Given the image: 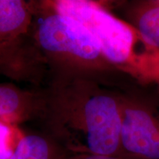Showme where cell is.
I'll list each match as a JSON object with an SVG mask.
<instances>
[{"label": "cell", "instance_id": "6da1fadb", "mask_svg": "<svg viewBox=\"0 0 159 159\" xmlns=\"http://www.w3.org/2000/svg\"><path fill=\"white\" fill-rule=\"evenodd\" d=\"M51 7L85 26L98 41L107 63L140 80L159 82V49L134 26L89 0H57Z\"/></svg>", "mask_w": 159, "mask_h": 159}, {"label": "cell", "instance_id": "7a4b0ae2", "mask_svg": "<svg viewBox=\"0 0 159 159\" xmlns=\"http://www.w3.org/2000/svg\"><path fill=\"white\" fill-rule=\"evenodd\" d=\"M39 21L37 41L43 50L89 67L106 63L95 37L77 20L52 10Z\"/></svg>", "mask_w": 159, "mask_h": 159}, {"label": "cell", "instance_id": "3957f363", "mask_svg": "<svg viewBox=\"0 0 159 159\" xmlns=\"http://www.w3.org/2000/svg\"><path fill=\"white\" fill-rule=\"evenodd\" d=\"M122 104L104 91L89 93L85 97L80 119L86 152L104 156L119 155Z\"/></svg>", "mask_w": 159, "mask_h": 159}, {"label": "cell", "instance_id": "277c9868", "mask_svg": "<svg viewBox=\"0 0 159 159\" xmlns=\"http://www.w3.org/2000/svg\"><path fill=\"white\" fill-rule=\"evenodd\" d=\"M121 151L138 159H159V117L140 103L122 104Z\"/></svg>", "mask_w": 159, "mask_h": 159}, {"label": "cell", "instance_id": "5b68a950", "mask_svg": "<svg viewBox=\"0 0 159 159\" xmlns=\"http://www.w3.org/2000/svg\"><path fill=\"white\" fill-rule=\"evenodd\" d=\"M27 5L21 0H0V44L11 47L12 41L27 28Z\"/></svg>", "mask_w": 159, "mask_h": 159}, {"label": "cell", "instance_id": "8992f818", "mask_svg": "<svg viewBox=\"0 0 159 159\" xmlns=\"http://www.w3.org/2000/svg\"><path fill=\"white\" fill-rule=\"evenodd\" d=\"M32 97L10 85L0 84V120L13 123L29 114Z\"/></svg>", "mask_w": 159, "mask_h": 159}, {"label": "cell", "instance_id": "52a82bcc", "mask_svg": "<svg viewBox=\"0 0 159 159\" xmlns=\"http://www.w3.org/2000/svg\"><path fill=\"white\" fill-rule=\"evenodd\" d=\"M56 150L50 140L39 134H28L18 141L9 159H55Z\"/></svg>", "mask_w": 159, "mask_h": 159}, {"label": "cell", "instance_id": "ba28073f", "mask_svg": "<svg viewBox=\"0 0 159 159\" xmlns=\"http://www.w3.org/2000/svg\"><path fill=\"white\" fill-rule=\"evenodd\" d=\"M135 28L159 49V1L147 2L137 11Z\"/></svg>", "mask_w": 159, "mask_h": 159}, {"label": "cell", "instance_id": "9c48e42d", "mask_svg": "<svg viewBox=\"0 0 159 159\" xmlns=\"http://www.w3.org/2000/svg\"><path fill=\"white\" fill-rule=\"evenodd\" d=\"M13 136L14 129L11 123L0 120V159H9L13 154L16 146L12 144Z\"/></svg>", "mask_w": 159, "mask_h": 159}, {"label": "cell", "instance_id": "30bf717a", "mask_svg": "<svg viewBox=\"0 0 159 159\" xmlns=\"http://www.w3.org/2000/svg\"><path fill=\"white\" fill-rule=\"evenodd\" d=\"M11 47L0 44V70L5 69L11 60Z\"/></svg>", "mask_w": 159, "mask_h": 159}, {"label": "cell", "instance_id": "8fae6325", "mask_svg": "<svg viewBox=\"0 0 159 159\" xmlns=\"http://www.w3.org/2000/svg\"><path fill=\"white\" fill-rule=\"evenodd\" d=\"M72 159H128L123 158L122 156H119V155L116 156H104V155H97L93 153H86L79 155L75 156Z\"/></svg>", "mask_w": 159, "mask_h": 159}]
</instances>
